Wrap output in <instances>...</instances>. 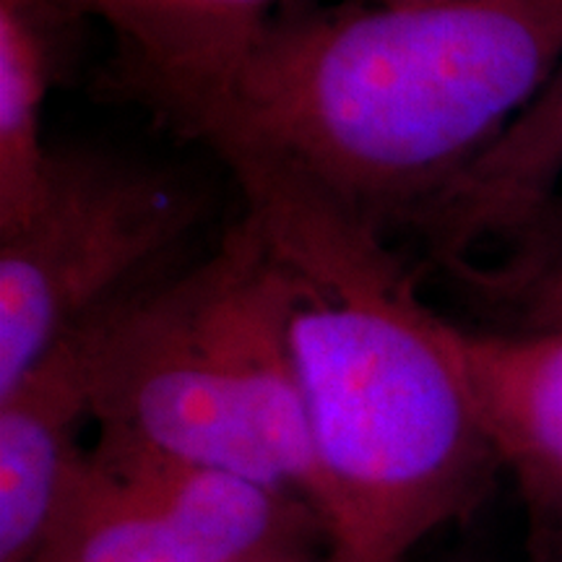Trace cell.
<instances>
[{
    "label": "cell",
    "instance_id": "1",
    "mask_svg": "<svg viewBox=\"0 0 562 562\" xmlns=\"http://www.w3.org/2000/svg\"><path fill=\"white\" fill-rule=\"evenodd\" d=\"M290 279V336L323 518L339 562H406L503 472L456 323L419 297L385 232L305 175L211 149Z\"/></svg>",
    "mask_w": 562,
    "mask_h": 562
},
{
    "label": "cell",
    "instance_id": "2",
    "mask_svg": "<svg viewBox=\"0 0 562 562\" xmlns=\"http://www.w3.org/2000/svg\"><path fill=\"white\" fill-rule=\"evenodd\" d=\"M562 66V0H284L175 133L292 167L389 232L414 227Z\"/></svg>",
    "mask_w": 562,
    "mask_h": 562
},
{
    "label": "cell",
    "instance_id": "3",
    "mask_svg": "<svg viewBox=\"0 0 562 562\" xmlns=\"http://www.w3.org/2000/svg\"><path fill=\"white\" fill-rule=\"evenodd\" d=\"M290 315V279L243 214L191 269L74 331L97 440L250 476L323 518Z\"/></svg>",
    "mask_w": 562,
    "mask_h": 562
},
{
    "label": "cell",
    "instance_id": "4",
    "mask_svg": "<svg viewBox=\"0 0 562 562\" xmlns=\"http://www.w3.org/2000/svg\"><path fill=\"white\" fill-rule=\"evenodd\" d=\"M195 220V195L157 167L55 151L37 211L0 237V396L76 328L151 284Z\"/></svg>",
    "mask_w": 562,
    "mask_h": 562
},
{
    "label": "cell",
    "instance_id": "5",
    "mask_svg": "<svg viewBox=\"0 0 562 562\" xmlns=\"http://www.w3.org/2000/svg\"><path fill=\"white\" fill-rule=\"evenodd\" d=\"M311 503L250 476L97 440L37 562H321Z\"/></svg>",
    "mask_w": 562,
    "mask_h": 562
},
{
    "label": "cell",
    "instance_id": "6",
    "mask_svg": "<svg viewBox=\"0 0 562 562\" xmlns=\"http://www.w3.org/2000/svg\"><path fill=\"white\" fill-rule=\"evenodd\" d=\"M97 16L117 53L102 74L112 100L144 108L175 128L227 87L284 0H53Z\"/></svg>",
    "mask_w": 562,
    "mask_h": 562
},
{
    "label": "cell",
    "instance_id": "7",
    "mask_svg": "<svg viewBox=\"0 0 562 562\" xmlns=\"http://www.w3.org/2000/svg\"><path fill=\"white\" fill-rule=\"evenodd\" d=\"M459 351L482 422L547 560L562 544V331L461 328Z\"/></svg>",
    "mask_w": 562,
    "mask_h": 562
},
{
    "label": "cell",
    "instance_id": "8",
    "mask_svg": "<svg viewBox=\"0 0 562 562\" xmlns=\"http://www.w3.org/2000/svg\"><path fill=\"white\" fill-rule=\"evenodd\" d=\"M89 391L70 334L0 396V562H37L79 474Z\"/></svg>",
    "mask_w": 562,
    "mask_h": 562
},
{
    "label": "cell",
    "instance_id": "9",
    "mask_svg": "<svg viewBox=\"0 0 562 562\" xmlns=\"http://www.w3.org/2000/svg\"><path fill=\"white\" fill-rule=\"evenodd\" d=\"M562 180V66L521 115L425 211L417 229L440 269L529 220Z\"/></svg>",
    "mask_w": 562,
    "mask_h": 562
},
{
    "label": "cell",
    "instance_id": "10",
    "mask_svg": "<svg viewBox=\"0 0 562 562\" xmlns=\"http://www.w3.org/2000/svg\"><path fill=\"white\" fill-rule=\"evenodd\" d=\"M76 19L53 0H0V237L45 195L55 149L42 117L60 74L63 34Z\"/></svg>",
    "mask_w": 562,
    "mask_h": 562
},
{
    "label": "cell",
    "instance_id": "11",
    "mask_svg": "<svg viewBox=\"0 0 562 562\" xmlns=\"http://www.w3.org/2000/svg\"><path fill=\"white\" fill-rule=\"evenodd\" d=\"M495 261L446 269L472 305L508 331H562V199L508 232Z\"/></svg>",
    "mask_w": 562,
    "mask_h": 562
},
{
    "label": "cell",
    "instance_id": "12",
    "mask_svg": "<svg viewBox=\"0 0 562 562\" xmlns=\"http://www.w3.org/2000/svg\"><path fill=\"white\" fill-rule=\"evenodd\" d=\"M381 5H422V3H440V0H370Z\"/></svg>",
    "mask_w": 562,
    "mask_h": 562
},
{
    "label": "cell",
    "instance_id": "13",
    "mask_svg": "<svg viewBox=\"0 0 562 562\" xmlns=\"http://www.w3.org/2000/svg\"><path fill=\"white\" fill-rule=\"evenodd\" d=\"M544 562H562V544H560L558 550H554V552L550 554V558H547Z\"/></svg>",
    "mask_w": 562,
    "mask_h": 562
},
{
    "label": "cell",
    "instance_id": "14",
    "mask_svg": "<svg viewBox=\"0 0 562 562\" xmlns=\"http://www.w3.org/2000/svg\"><path fill=\"white\" fill-rule=\"evenodd\" d=\"M321 562H339V560H336L334 554H331V558H326V560H321Z\"/></svg>",
    "mask_w": 562,
    "mask_h": 562
}]
</instances>
